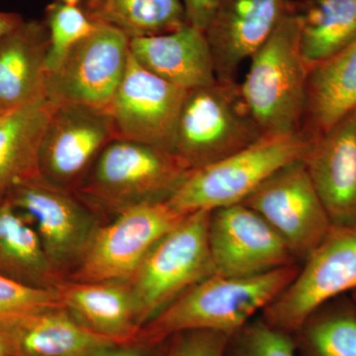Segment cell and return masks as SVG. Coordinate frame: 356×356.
Wrapping results in <instances>:
<instances>
[{
  "mask_svg": "<svg viewBox=\"0 0 356 356\" xmlns=\"http://www.w3.org/2000/svg\"><path fill=\"white\" fill-rule=\"evenodd\" d=\"M57 1L62 2V3L67 4V6H81L83 0H57Z\"/></svg>",
  "mask_w": 356,
  "mask_h": 356,
  "instance_id": "cell-35",
  "label": "cell"
},
{
  "mask_svg": "<svg viewBox=\"0 0 356 356\" xmlns=\"http://www.w3.org/2000/svg\"><path fill=\"white\" fill-rule=\"evenodd\" d=\"M130 54L147 72L186 90L217 79L205 32L189 23L175 31L130 39Z\"/></svg>",
  "mask_w": 356,
  "mask_h": 356,
  "instance_id": "cell-17",
  "label": "cell"
},
{
  "mask_svg": "<svg viewBox=\"0 0 356 356\" xmlns=\"http://www.w3.org/2000/svg\"><path fill=\"white\" fill-rule=\"evenodd\" d=\"M286 0H222L207 30L218 79L236 81L241 65L271 36Z\"/></svg>",
  "mask_w": 356,
  "mask_h": 356,
  "instance_id": "cell-16",
  "label": "cell"
},
{
  "mask_svg": "<svg viewBox=\"0 0 356 356\" xmlns=\"http://www.w3.org/2000/svg\"><path fill=\"white\" fill-rule=\"evenodd\" d=\"M130 58V38L116 28L96 24L95 31L48 72L44 97L51 104L76 103L107 108Z\"/></svg>",
  "mask_w": 356,
  "mask_h": 356,
  "instance_id": "cell-10",
  "label": "cell"
},
{
  "mask_svg": "<svg viewBox=\"0 0 356 356\" xmlns=\"http://www.w3.org/2000/svg\"><path fill=\"white\" fill-rule=\"evenodd\" d=\"M60 307L57 290L26 286L0 275V329Z\"/></svg>",
  "mask_w": 356,
  "mask_h": 356,
  "instance_id": "cell-29",
  "label": "cell"
},
{
  "mask_svg": "<svg viewBox=\"0 0 356 356\" xmlns=\"http://www.w3.org/2000/svg\"><path fill=\"white\" fill-rule=\"evenodd\" d=\"M250 60L241 92L262 136L302 135L309 69L288 3L271 36Z\"/></svg>",
  "mask_w": 356,
  "mask_h": 356,
  "instance_id": "cell-2",
  "label": "cell"
},
{
  "mask_svg": "<svg viewBox=\"0 0 356 356\" xmlns=\"http://www.w3.org/2000/svg\"><path fill=\"white\" fill-rule=\"evenodd\" d=\"M8 112L9 111H6V110L0 108V119H1L6 113H8Z\"/></svg>",
  "mask_w": 356,
  "mask_h": 356,
  "instance_id": "cell-37",
  "label": "cell"
},
{
  "mask_svg": "<svg viewBox=\"0 0 356 356\" xmlns=\"http://www.w3.org/2000/svg\"><path fill=\"white\" fill-rule=\"evenodd\" d=\"M288 6L296 21L300 53L309 70L356 39V0H304Z\"/></svg>",
  "mask_w": 356,
  "mask_h": 356,
  "instance_id": "cell-23",
  "label": "cell"
},
{
  "mask_svg": "<svg viewBox=\"0 0 356 356\" xmlns=\"http://www.w3.org/2000/svg\"><path fill=\"white\" fill-rule=\"evenodd\" d=\"M229 337L214 331L181 332L165 341L163 356H224Z\"/></svg>",
  "mask_w": 356,
  "mask_h": 356,
  "instance_id": "cell-30",
  "label": "cell"
},
{
  "mask_svg": "<svg viewBox=\"0 0 356 356\" xmlns=\"http://www.w3.org/2000/svg\"><path fill=\"white\" fill-rule=\"evenodd\" d=\"M24 21L19 13L0 11V39L19 27Z\"/></svg>",
  "mask_w": 356,
  "mask_h": 356,
  "instance_id": "cell-33",
  "label": "cell"
},
{
  "mask_svg": "<svg viewBox=\"0 0 356 356\" xmlns=\"http://www.w3.org/2000/svg\"><path fill=\"white\" fill-rule=\"evenodd\" d=\"M6 200L31 222L60 274L79 266L100 227L90 204L42 175L17 185Z\"/></svg>",
  "mask_w": 356,
  "mask_h": 356,
  "instance_id": "cell-8",
  "label": "cell"
},
{
  "mask_svg": "<svg viewBox=\"0 0 356 356\" xmlns=\"http://www.w3.org/2000/svg\"><path fill=\"white\" fill-rule=\"evenodd\" d=\"M242 203L282 236L300 264L332 228L303 159L280 168Z\"/></svg>",
  "mask_w": 356,
  "mask_h": 356,
  "instance_id": "cell-11",
  "label": "cell"
},
{
  "mask_svg": "<svg viewBox=\"0 0 356 356\" xmlns=\"http://www.w3.org/2000/svg\"><path fill=\"white\" fill-rule=\"evenodd\" d=\"M187 22L205 32L222 0H182Z\"/></svg>",
  "mask_w": 356,
  "mask_h": 356,
  "instance_id": "cell-31",
  "label": "cell"
},
{
  "mask_svg": "<svg viewBox=\"0 0 356 356\" xmlns=\"http://www.w3.org/2000/svg\"><path fill=\"white\" fill-rule=\"evenodd\" d=\"M262 138L240 83L217 79L186 91L170 153L193 170L228 158Z\"/></svg>",
  "mask_w": 356,
  "mask_h": 356,
  "instance_id": "cell-4",
  "label": "cell"
},
{
  "mask_svg": "<svg viewBox=\"0 0 356 356\" xmlns=\"http://www.w3.org/2000/svg\"><path fill=\"white\" fill-rule=\"evenodd\" d=\"M208 243L218 275L248 277L300 264L282 236L243 203L210 211Z\"/></svg>",
  "mask_w": 356,
  "mask_h": 356,
  "instance_id": "cell-13",
  "label": "cell"
},
{
  "mask_svg": "<svg viewBox=\"0 0 356 356\" xmlns=\"http://www.w3.org/2000/svg\"><path fill=\"white\" fill-rule=\"evenodd\" d=\"M51 107L42 97L0 119V203L17 185L41 175L40 147Z\"/></svg>",
  "mask_w": 356,
  "mask_h": 356,
  "instance_id": "cell-22",
  "label": "cell"
},
{
  "mask_svg": "<svg viewBox=\"0 0 356 356\" xmlns=\"http://www.w3.org/2000/svg\"><path fill=\"white\" fill-rule=\"evenodd\" d=\"M309 146L303 135L262 138L228 158L191 170L168 202L184 214L242 203L280 168L303 159Z\"/></svg>",
  "mask_w": 356,
  "mask_h": 356,
  "instance_id": "cell-6",
  "label": "cell"
},
{
  "mask_svg": "<svg viewBox=\"0 0 356 356\" xmlns=\"http://www.w3.org/2000/svg\"><path fill=\"white\" fill-rule=\"evenodd\" d=\"M188 215L168 201L140 204L117 213L113 222L99 227L69 280H128L149 250Z\"/></svg>",
  "mask_w": 356,
  "mask_h": 356,
  "instance_id": "cell-9",
  "label": "cell"
},
{
  "mask_svg": "<svg viewBox=\"0 0 356 356\" xmlns=\"http://www.w3.org/2000/svg\"><path fill=\"white\" fill-rule=\"evenodd\" d=\"M355 107L356 39L309 70L302 135L315 139Z\"/></svg>",
  "mask_w": 356,
  "mask_h": 356,
  "instance_id": "cell-21",
  "label": "cell"
},
{
  "mask_svg": "<svg viewBox=\"0 0 356 356\" xmlns=\"http://www.w3.org/2000/svg\"><path fill=\"white\" fill-rule=\"evenodd\" d=\"M350 296L351 300H353V303H355V308H356V290L355 291L350 293Z\"/></svg>",
  "mask_w": 356,
  "mask_h": 356,
  "instance_id": "cell-36",
  "label": "cell"
},
{
  "mask_svg": "<svg viewBox=\"0 0 356 356\" xmlns=\"http://www.w3.org/2000/svg\"><path fill=\"white\" fill-rule=\"evenodd\" d=\"M355 290L356 225L332 227L261 317L271 327L294 334L318 307Z\"/></svg>",
  "mask_w": 356,
  "mask_h": 356,
  "instance_id": "cell-7",
  "label": "cell"
},
{
  "mask_svg": "<svg viewBox=\"0 0 356 356\" xmlns=\"http://www.w3.org/2000/svg\"><path fill=\"white\" fill-rule=\"evenodd\" d=\"M81 7L96 24L111 26L130 39L175 31L188 23L182 0H83Z\"/></svg>",
  "mask_w": 356,
  "mask_h": 356,
  "instance_id": "cell-25",
  "label": "cell"
},
{
  "mask_svg": "<svg viewBox=\"0 0 356 356\" xmlns=\"http://www.w3.org/2000/svg\"><path fill=\"white\" fill-rule=\"evenodd\" d=\"M40 147V173L76 191L105 147L117 138L106 108L76 103L51 104Z\"/></svg>",
  "mask_w": 356,
  "mask_h": 356,
  "instance_id": "cell-12",
  "label": "cell"
},
{
  "mask_svg": "<svg viewBox=\"0 0 356 356\" xmlns=\"http://www.w3.org/2000/svg\"><path fill=\"white\" fill-rule=\"evenodd\" d=\"M293 337L297 356H356V308L350 295L318 307Z\"/></svg>",
  "mask_w": 356,
  "mask_h": 356,
  "instance_id": "cell-26",
  "label": "cell"
},
{
  "mask_svg": "<svg viewBox=\"0 0 356 356\" xmlns=\"http://www.w3.org/2000/svg\"><path fill=\"white\" fill-rule=\"evenodd\" d=\"M0 275L42 289H56L65 280L31 222L7 200L0 203Z\"/></svg>",
  "mask_w": 356,
  "mask_h": 356,
  "instance_id": "cell-24",
  "label": "cell"
},
{
  "mask_svg": "<svg viewBox=\"0 0 356 356\" xmlns=\"http://www.w3.org/2000/svg\"><path fill=\"white\" fill-rule=\"evenodd\" d=\"M0 356H10L6 339L1 332H0Z\"/></svg>",
  "mask_w": 356,
  "mask_h": 356,
  "instance_id": "cell-34",
  "label": "cell"
},
{
  "mask_svg": "<svg viewBox=\"0 0 356 356\" xmlns=\"http://www.w3.org/2000/svg\"><path fill=\"white\" fill-rule=\"evenodd\" d=\"M186 91L147 72L130 54L123 79L106 108L117 138L170 152Z\"/></svg>",
  "mask_w": 356,
  "mask_h": 356,
  "instance_id": "cell-14",
  "label": "cell"
},
{
  "mask_svg": "<svg viewBox=\"0 0 356 356\" xmlns=\"http://www.w3.org/2000/svg\"></svg>",
  "mask_w": 356,
  "mask_h": 356,
  "instance_id": "cell-38",
  "label": "cell"
},
{
  "mask_svg": "<svg viewBox=\"0 0 356 356\" xmlns=\"http://www.w3.org/2000/svg\"><path fill=\"white\" fill-rule=\"evenodd\" d=\"M303 161L332 227L356 225V107L310 140Z\"/></svg>",
  "mask_w": 356,
  "mask_h": 356,
  "instance_id": "cell-15",
  "label": "cell"
},
{
  "mask_svg": "<svg viewBox=\"0 0 356 356\" xmlns=\"http://www.w3.org/2000/svg\"><path fill=\"white\" fill-rule=\"evenodd\" d=\"M44 22L49 33L47 74L57 69L67 53L96 28V23L81 6H67L58 1L46 7Z\"/></svg>",
  "mask_w": 356,
  "mask_h": 356,
  "instance_id": "cell-27",
  "label": "cell"
},
{
  "mask_svg": "<svg viewBox=\"0 0 356 356\" xmlns=\"http://www.w3.org/2000/svg\"><path fill=\"white\" fill-rule=\"evenodd\" d=\"M10 356H90L122 346L81 324L64 307L1 327Z\"/></svg>",
  "mask_w": 356,
  "mask_h": 356,
  "instance_id": "cell-18",
  "label": "cell"
},
{
  "mask_svg": "<svg viewBox=\"0 0 356 356\" xmlns=\"http://www.w3.org/2000/svg\"><path fill=\"white\" fill-rule=\"evenodd\" d=\"M56 290L63 307L88 329L122 346L138 343L140 327L127 280H64Z\"/></svg>",
  "mask_w": 356,
  "mask_h": 356,
  "instance_id": "cell-19",
  "label": "cell"
},
{
  "mask_svg": "<svg viewBox=\"0 0 356 356\" xmlns=\"http://www.w3.org/2000/svg\"><path fill=\"white\" fill-rule=\"evenodd\" d=\"M210 211L191 213L149 250L127 280L140 327L193 285L215 273L208 243Z\"/></svg>",
  "mask_w": 356,
  "mask_h": 356,
  "instance_id": "cell-5",
  "label": "cell"
},
{
  "mask_svg": "<svg viewBox=\"0 0 356 356\" xmlns=\"http://www.w3.org/2000/svg\"><path fill=\"white\" fill-rule=\"evenodd\" d=\"M153 348L142 346L140 343L123 344L108 350L100 351L90 356H147V350Z\"/></svg>",
  "mask_w": 356,
  "mask_h": 356,
  "instance_id": "cell-32",
  "label": "cell"
},
{
  "mask_svg": "<svg viewBox=\"0 0 356 356\" xmlns=\"http://www.w3.org/2000/svg\"><path fill=\"white\" fill-rule=\"evenodd\" d=\"M48 49L44 20H25L0 39V108L11 111L44 97Z\"/></svg>",
  "mask_w": 356,
  "mask_h": 356,
  "instance_id": "cell-20",
  "label": "cell"
},
{
  "mask_svg": "<svg viewBox=\"0 0 356 356\" xmlns=\"http://www.w3.org/2000/svg\"><path fill=\"white\" fill-rule=\"evenodd\" d=\"M191 172L166 149L115 138L76 192L95 209L116 215L140 204L170 200Z\"/></svg>",
  "mask_w": 356,
  "mask_h": 356,
  "instance_id": "cell-3",
  "label": "cell"
},
{
  "mask_svg": "<svg viewBox=\"0 0 356 356\" xmlns=\"http://www.w3.org/2000/svg\"><path fill=\"white\" fill-rule=\"evenodd\" d=\"M224 356H297L294 337L254 318L231 334Z\"/></svg>",
  "mask_w": 356,
  "mask_h": 356,
  "instance_id": "cell-28",
  "label": "cell"
},
{
  "mask_svg": "<svg viewBox=\"0 0 356 356\" xmlns=\"http://www.w3.org/2000/svg\"><path fill=\"white\" fill-rule=\"evenodd\" d=\"M301 264L261 275L228 277L213 274L182 293L140 327L138 343L156 348L175 334L192 331L235 334L280 296Z\"/></svg>",
  "mask_w": 356,
  "mask_h": 356,
  "instance_id": "cell-1",
  "label": "cell"
}]
</instances>
